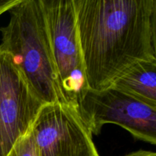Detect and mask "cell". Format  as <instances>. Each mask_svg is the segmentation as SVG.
<instances>
[{"instance_id":"cell-9","label":"cell","mask_w":156,"mask_h":156,"mask_svg":"<svg viewBox=\"0 0 156 156\" xmlns=\"http://www.w3.org/2000/svg\"><path fill=\"white\" fill-rule=\"evenodd\" d=\"M21 2V0H0V16L5 12H9Z\"/></svg>"},{"instance_id":"cell-8","label":"cell","mask_w":156,"mask_h":156,"mask_svg":"<svg viewBox=\"0 0 156 156\" xmlns=\"http://www.w3.org/2000/svg\"><path fill=\"white\" fill-rule=\"evenodd\" d=\"M6 156H39L31 131L21 137Z\"/></svg>"},{"instance_id":"cell-1","label":"cell","mask_w":156,"mask_h":156,"mask_svg":"<svg viewBox=\"0 0 156 156\" xmlns=\"http://www.w3.org/2000/svg\"><path fill=\"white\" fill-rule=\"evenodd\" d=\"M74 5L89 89H105L136 62L156 60V0Z\"/></svg>"},{"instance_id":"cell-2","label":"cell","mask_w":156,"mask_h":156,"mask_svg":"<svg viewBox=\"0 0 156 156\" xmlns=\"http://www.w3.org/2000/svg\"><path fill=\"white\" fill-rule=\"evenodd\" d=\"M0 28V47L6 50L44 104H67L58 82L54 58L41 0H21Z\"/></svg>"},{"instance_id":"cell-7","label":"cell","mask_w":156,"mask_h":156,"mask_svg":"<svg viewBox=\"0 0 156 156\" xmlns=\"http://www.w3.org/2000/svg\"><path fill=\"white\" fill-rule=\"evenodd\" d=\"M111 86L147 105L156 107V60L136 62Z\"/></svg>"},{"instance_id":"cell-4","label":"cell","mask_w":156,"mask_h":156,"mask_svg":"<svg viewBox=\"0 0 156 156\" xmlns=\"http://www.w3.org/2000/svg\"><path fill=\"white\" fill-rule=\"evenodd\" d=\"M77 111L92 135H98L105 124L114 123L136 140L156 144V107L114 87L88 89Z\"/></svg>"},{"instance_id":"cell-11","label":"cell","mask_w":156,"mask_h":156,"mask_svg":"<svg viewBox=\"0 0 156 156\" xmlns=\"http://www.w3.org/2000/svg\"><path fill=\"white\" fill-rule=\"evenodd\" d=\"M41 2H46V1H47V0H41Z\"/></svg>"},{"instance_id":"cell-10","label":"cell","mask_w":156,"mask_h":156,"mask_svg":"<svg viewBox=\"0 0 156 156\" xmlns=\"http://www.w3.org/2000/svg\"><path fill=\"white\" fill-rule=\"evenodd\" d=\"M125 156H156V154L154 152L145 150H139L136 152H131Z\"/></svg>"},{"instance_id":"cell-6","label":"cell","mask_w":156,"mask_h":156,"mask_svg":"<svg viewBox=\"0 0 156 156\" xmlns=\"http://www.w3.org/2000/svg\"><path fill=\"white\" fill-rule=\"evenodd\" d=\"M30 131L39 156H99L92 133L69 104H45Z\"/></svg>"},{"instance_id":"cell-5","label":"cell","mask_w":156,"mask_h":156,"mask_svg":"<svg viewBox=\"0 0 156 156\" xmlns=\"http://www.w3.org/2000/svg\"><path fill=\"white\" fill-rule=\"evenodd\" d=\"M44 105L12 55L0 47V156L29 133Z\"/></svg>"},{"instance_id":"cell-3","label":"cell","mask_w":156,"mask_h":156,"mask_svg":"<svg viewBox=\"0 0 156 156\" xmlns=\"http://www.w3.org/2000/svg\"><path fill=\"white\" fill-rule=\"evenodd\" d=\"M58 82L66 102L78 109L89 89L76 22L74 0L42 2Z\"/></svg>"}]
</instances>
